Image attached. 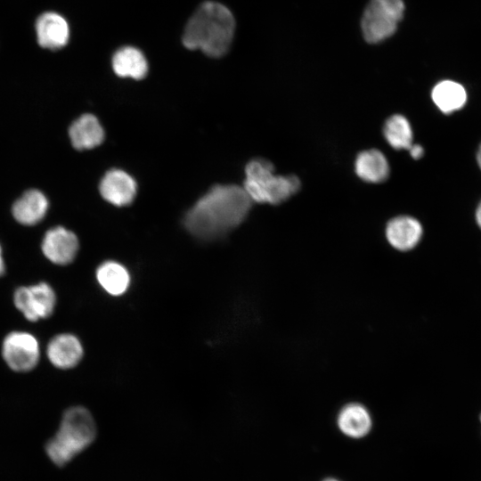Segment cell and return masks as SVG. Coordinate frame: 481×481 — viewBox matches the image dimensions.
<instances>
[{"label":"cell","instance_id":"obj_12","mask_svg":"<svg viewBox=\"0 0 481 481\" xmlns=\"http://www.w3.org/2000/svg\"><path fill=\"white\" fill-rule=\"evenodd\" d=\"M46 355L55 367L70 369L80 362L83 356V347L77 337L69 333H62L50 340Z\"/></svg>","mask_w":481,"mask_h":481},{"label":"cell","instance_id":"obj_10","mask_svg":"<svg viewBox=\"0 0 481 481\" xmlns=\"http://www.w3.org/2000/svg\"><path fill=\"white\" fill-rule=\"evenodd\" d=\"M100 192L108 202L122 207L133 201L136 193V183L127 173L120 169H111L102 179Z\"/></svg>","mask_w":481,"mask_h":481},{"label":"cell","instance_id":"obj_16","mask_svg":"<svg viewBox=\"0 0 481 481\" xmlns=\"http://www.w3.org/2000/svg\"><path fill=\"white\" fill-rule=\"evenodd\" d=\"M338 426L347 436L361 438L367 435L371 428L369 411L359 403L346 404L338 415Z\"/></svg>","mask_w":481,"mask_h":481},{"label":"cell","instance_id":"obj_20","mask_svg":"<svg viewBox=\"0 0 481 481\" xmlns=\"http://www.w3.org/2000/svg\"><path fill=\"white\" fill-rule=\"evenodd\" d=\"M385 139L395 150H409L413 144V131L409 120L403 115L389 117L383 129Z\"/></svg>","mask_w":481,"mask_h":481},{"label":"cell","instance_id":"obj_13","mask_svg":"<svg viewBox=\"0 0 481 481\" xmlns=\"http://www.w3.org/2000/svg\"><path fill=\"white\" fill-rule=\"evenodd\" d=\"M38 44L45 48L56 50L68 43L69 29L63 17L55 12H45L36 23Z\"/></svg>","mask_w":481,"mask_h":481},{"label":"cell","instance_id":"obj_6","mask_svg":"<svg viewBox=\"0 0 481 481\" xmlns=\"http://www.w3.org/2000/svg\"><path fill=\"white\" fill-rule=\"evenodd\" d=\"M2 355L6 364L15 371H29L39 361V345L37 338L24 331H12L3 341Z\"/></svg>","mask_w":481,"mask_h":481},{"label":"cell","instance_id":"obj_7","mask_svg":"<svg viewBox=\"0 0 481 481\" xmlns=\"http://www.w3.org/2000/svg\"><path fill=\"white\" fill-rule=\"evenodd\" d=\"M13 299L17 309L31 322L50 316L56 304L55 293L45 282L17 289Z\"/></svg>","mask_w":481,"mask_h":481},{"label":"cell","instance_id":"obj_15","mask_svg":"<svg viewBox=\"0 0 481 481\" xmlns=\"http://www.w3.org/2000/svg\"><path fill=\"white\" fill-rule=\"evenodd\" d=\"M47 209L48 200L43 192L29 190L14 202L12 211L20 224L33 225L44 218Z\"/></svg>","mask_w":481,"mask_h":481},{"label":"cell","instance_id":"obj_1","mask_svg":"<svg viewBox=\"0 0 481 481\" xmlns=\"http://www.w3.org/2000/svg\"><path fill=\"white\" fill-rule=\"evenodd\" d=\"M252 204L242 186L217 184L187 211L183 224L198 239H218L245 220Z\"/></svg>","mask_w":481,"mask_h":481},{"label":"cell","instance_id":"obj_18","mask_svg":"<svg viewBox=\"0 0 481 481\" xmlns=\"http://www.w3.org/2000/svg\"><path fill=\"white\" fill-rule=\"evenodd\" d=\"M114 72L122 77L143 78L148 72V63L143 53L133 46L118 49L112 58Z\"/></svg>","mask_w":481,"mask_h":481},{"label":"cell","instance_id":"obj_5","mask_svg":"<svg viewBox=\"0 0 481 481\" xmlns=\"http://www.w3.org/2000/svg\"><path fill=\"white\" fill-rule=\"evenodd\" d=\"M404 11L403 0H371L361 22L364 39L377 44L396 30Z\"/></svg>","mask_w":481,"mask_h":481},{"label":"cell","instance_id":"obj_4","mask_svg":"<svg viewBox=\"0 0 481 481\" xmlns=\"http://www.w3.org/2000/svg\"><path fill=\"white\" fill-rule=\"evenodd\" d=\"M242 188L253 203L279 205L299 191L300 180L294 175H275L270 161L255 159L246 166Z\"/></svg>","mask_w":481,"mask_h":481},{"label":"cell","instance_id":"obj_3","mask_svg":"<svg viewBox=\"0 0 481 481\" xmlns=\"http://www.w3.org/2000/svg\"><path fill=\"white\" fill-rule=\"evenodd\" d=\"M95 436L96 425L90 412L74 406L64 412L56 434L45 444V452L56 466L62 467L86 449Z\"/></svg>","mask_w":481,"mask_h":481},{"label":"cell","instance_id":"obj_14","mask_svg":"<svg viewBox=\"0 0 481 481\" xmlns=\"http://www.w3.org/2000/svg\"><path fill=\"white\" fill-rule=\"evenodd\" d=\"M70 142L77 150H88L102 143L104 131L99 120L92 114H84L75 120L69 129Z\"/></svg>","mask_w":481,"mask_h":481},{"label":"cell","instance_id":"obj_19","mask_svg":"<svg viewBox=\"0 0 481 481\" xmlns=\"http://www.w3.org/2000/svg\"><path fill=\"white\" fill-rule=\"evenodd\" d=\"M96 278L101 287L112 296L125 293L130 283L126 268L115 261H106L99 265Z\"/></svg>","mask_w":481,"mask_h":481},{"label":"cell","instance_id":"obj_21","mask_svg":"<svg viewBox=\"0 0 481 481\" xmlns=\"http://www.w3.org/2000/svg\"><path fill=\"white\" fill-rule=\"evenodd\" d=\"M410 155L414 159H420L424 155V148L420 144L413 143L410 149Z\"/></svg>","mask_w":481,"mask_h":481},{"label":"cell","instance_id":"obj_25","mask_svg":"<svg viewBox=\"0 0 481 481\" xmlns=\"http://www.w3.org/2000/svg\"><path fill=\"white\" fill-rule=\"evenodd\" d=\"M323 481H338V480H337L335 478H327V479H325Z\"/></svg>","mask_w":481,"mask_h":481},{"label":"cell","instance_id":"obj_23","mask_svg":"<svg viewBox=\"0 0 481 481\" xmlns=\"http://www.w3.org/2000/svg\"><path fill=\"white\" fill-rule=\"evenodd\" d=\"M475 158H476L477 167L479 168L481 172V142L479 143L477 149L476 151Z\"/></svg>","mask_w":481,"mask_h":481},{"label":"cell","instance_id":"obj_8","mask_svg":"<svg viewBox=\"0 0 481 481\" xmlns=\"http://www.w3.org/2000/svg\"><path fill=\"white\" fill-rule=\"evenodd\" d=\"M424 234L423 225L416 217L407 215L391 218L385 228L388 244L397 251L408 252L417 248Z\"/></svg>","mask_w":481,"mask_h":481},{"label":"cell","instance_id":"obj_9","mask_svg":"<svg viewBox=\"0 0 481 481\" xmlns=\"http://www.w3.org/2000/svg\"><path fill=\"white\" fill-rule=\"evenodd\" d=\"M78 248L76 234L61 226L47 231L42 242L44 255L57 265L71 263L77 256Z\"/></svg>","mask_w":481,"mask_h":481},{"label":"cell","instance_id":"obj_24","mask_svg":"<svg viewBox=\"0 0 481 481\" xmlns=\"http://www.w3.org/2000/svg\"><path fill=\"white\" fill-rule=\"evenodd\" d=\"M4 271H5V266H4V259L2 257V250L0 247V276H2L4 273Z\"/></svg>","mask_w":481,"mask_h":481},{"label":"cell","instance_id":"obj_22","mask_svg":"<svg viewBox=\"0 0 481 481\" xmlns=\"http://www.w3.org/2000/svg\"><path fill=\"white\" fill-rule=\"evenodd\" d=\"M474 221L477 229L481 232V198L478 200L474 210Z\"/></svg>","mask_w":481,"mask_h":481},{"label":"cell","instance_id":"obj_26","mask_svg":"<svg viewBox=\"0 0 481 481\" xmlns=\"http://www.w3.org/2000/svg\"><path fill=\"white\" fill-rule=\"evenodd\" d=\"M480 421H481V414H480Z\"/></svg>","mask_w":481,"mask_h":481},{"label":"cell","instance_id":"obj_17","mask_svg":"<svg viewBox=\"0 0 481 481\" xmlns=\"http://www.w3.org/2000/svg\"><path fill=\"white\" fill-rule=\"evenodd\" d=\"M355 169L356 175L367 183H382L389 175L388 162L384 154L376 149L360 152L355 159Z\"/></svg>","mask_w":481,"mask_h":481},{"label":"cell","instance_id":"obj_2","mask_svg":"<svg viewBox=\"0 0 481 481\" xmlns=\"http://www.w3.org/2000/svg\"><path fill=\"white\" fill-rule=\"evenodd\" d=\"M235 20L230 10L216 2L203 3L187 21L183 34V45L200 50L210 57L227 53L232 42Z\"/></svg>","mask_w":481,"mask_h":481},{"label":"cell","instance_id":"obj_11","mask_svg":"<svg viewBox=\"0 0 481 481\" xmlns=\"http://www.w3.org/2000/svg\"><path fill=\"white\" fill-rule=\"evenodd\" d=\"M430 95L435 106L444 115L461 110L469 100L464 85L449 78L438 81L433 86Z\"/></svg>","mask_w":481,"mask_h":481}]
</instances>
